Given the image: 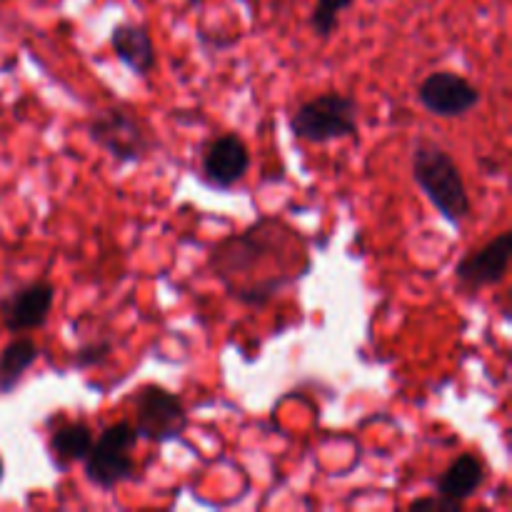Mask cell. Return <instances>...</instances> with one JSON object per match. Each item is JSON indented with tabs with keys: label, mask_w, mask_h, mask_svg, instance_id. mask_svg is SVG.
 I'll return each instance as SVG.
<instances>
[{
	"label": "cell",
	"mask_w": 512,
	"mask_h": 512,
	"mask_svg": "<svg viewBox=\"0 0 512 512\" xmlns=\"http://www.w3.org/2000/svg\"><path fill=\"white\" fill-rule=\"evenodd\" d=\"M55 290L50 283H28L0 300V318L8 333L35 330L48 320Z\"/></svg>",
	"instance_id": "cell-8"
},
{
	"label": "cell",
	"mask_w": 512,
	"mask_h": 512,
	"mask_svg": "<svg viewBox=\"0 0 512 512\" xmlns=\"http://www.w3.org/2000/svg\"><path fill=\"white\" fill-rule=\"evenodd\" d=\"M135 405V433L138 438H148L153 443H168L180 438L188 425L183 400L175 393H168L160 385H143L133 398Z\"/></svg>",
	"instance_id": "cell-4"
},
{
	"label": "cell",
	"mask_w": 512,
	"mask_h": 512,
	"mask_svg": "<svg viewBox=\"0 0 512 512\" xmlns=\"http://www.w3.org/2000/svg\"><path fill=\"white\" fill-rule=\"evenodd\" d=\"M353 0H318L313 15H310V28L318 38H330L338 30V18L343 10H348Z\"/></svg>",
	"instance_id": "cell-14"
},
{
	"label": "cell",
	"mask_w": 512,
	"mask_h": 512,
	"mask_svg": "<svg viewBox=\"0 0 512 512\" xmlns=\"http://www.w3.org/2000/svg\"><path fill=\"white\" fill-rule=\"evenodd\" d=\"M463 503H455V500H445V498H423V500H413L410 503V510H460Z\"/></svg>",
	"instance_id": "cell-16"
},
{
	"label": "cell",
	"mask_w": 512,
	"mask_h": 512,
	"mask_svg": "<svg viewBox=\"0 0 512 512\" xmlns=\"http://www.w3.org/2000/svg\"><path fill=\"white\" fill-rule=\"evenodd\" d=\"M290 130L308 143L348 138L358 133V103L340 93H323L318 98H310L290 115Z\"/></svg>",
	"instance_id": "cell-2"
},
{
	"label": "cell",
	"mask_w": 512,
	"mask_h": 512,
	"mask_svg": "<svg viewBox=\"0 0 512 512\" xmlns=\"http://www.w3.org/2000/svg\"><path fill=\"white\" fill-rule=\"evenodd\" d=\"M485 483V468L475 455L465 453L458 460H453L448 470L440 475L438 480V495L445 500H455V503H465L473 498Z\"/></svg>",
	"instance_id": "cell-11"
},
{
	"label": "cell",
	"mask_w": 512,
	"mask_h": 512,
	"mask_svg": "<svg viewBox=\"0 0 512 512\" xmlns=\"http://www.w3.org/2000/svg\"><path fill=\"white\" fill-rule=\"evenodd\" d=\"M250 168V153L235 133L210 140L203 153V175L215 188H233Z\"/></svg>",
	"instance_id": "cell-9"
},
{
	"label": "cell",
	"mask_w": 512,
	"mask_h": 512,
	"mask_svg": "<svg viewBox=\"0 0 512 512\" xmlns=\"http://www.w3.org/2000/svg\"><path fill=\"white\" fill-rule=\"evenodd\" d=\"M110 45L125 68L145 78L155 68V45L148 28L138 23H120L110 33Z\"/></svg>",
	"instance_id": "cell-10"
},
{
	"label": "cell",
	"mask_w": 512,
	"mask_h": 512,
	"mask_svg": "<svg viewBox=\"0 0 512 512\" xmlns=\"http://www.w3.org/2000/svg\"><path fill=\"white\" fill-rule=\"evenodd\" d=\"M90 445H93V433H90L88 425L83 423H68L63 428H58L50 440V448H53L55 458L65 460V463H73V460H85Z\"/></svg>",
	"instance_id": "cell-13"
},
{
	"label": "cell",
	"mask_w": 512,
	"mask_h": 512,
	"mask_svg": "<svg viewBox=\"0 0 512 512\" xmlns=\"http://www.w3.org/2000/svg\"><path fill=\"white\" fill-rule=\"evenodd\" d=\"M110 353H113V345L108 343V340H100V343H90V345H83V348L75 350L73 355V363L75 368H93V365H100L105 363V360L110 358Z\"/></svg>",
	"instance_id": "cell-15"
},
{
	"label": "cell",
	"mask_w": 512,
	"mask_h": 512,
	"mask_svg": "<svg viewBox=\"0 0 512 512\" xmlns=\"http://www.w3.org/2000/svg\"><path fill=\"white\" fill-rule=\"evenodd\" d=\"M38 355V345L30 338H18L5 345L3 355H0V393H10L20 383L25 370L38 360Z\"/></svg>",
	"instance_id": "cell-12"
},
{
	"label": "cell",
	"mask_w": 512,
	"mask_h": 512,
	"mask_svg": "<svg viewBox=\"0 0 512 512\" xmlns=\"http://www.w3.org/2000/svg\"><path fill=\"white\" fill-rule=\"evenodd\" d=\"M88 135L118 163H138L150 150V140L145 138L138 120L123 108H105L95 113L88 123Z\"/></svg>",
	"instance_id": "cell-5"
},
{
	"label": "cell",
	"mask_w": 512,
	"mask_h": 512,
	"mask_svg": "<svg viewBox=\"0 0 512 512\" xmlns=\"http://www.w3.org/2000/svg\"><path fill=\"white\" fill-rule=\"evenodd\" d=\"M413 180L428 195L430 203L438 208L450 223H463L470 215V195L460 175L458 163L448 150L435 143H418L413 150Z\"/></svg>",
	"instance_id": "cell-1"
},
{
	"label": "cell",
	"mask_w": 512,
	"mask_h": 512,
	"mask_svg": "<svg viewBox=\"0 0 512 512\" xmlns=\"http://www.w3.org/2000/svg\"><path fill=\"white\" fill-rule=\"evenodd\" d=\"M418 100L438 118H463L480 103V90L453 70H438L420 83Z\"/></svg>",
	"instance_id": "cell-6"
},
{
	"label": "cell",
	"mask_w": 512,
	"mask_h": 512,
	"mask_svg": "<svg viewBox=\"0 0 512 512\" xmlns=\"http://www.w3.org/2000/svg\"><path fill=\"white\" fill-rule=\"evenodd\" d=\"M138 443V433L130 423H115L103 430L85 455V475L100 490H113L133 475L130 450Z\"/></svg>",
	"instance_id": "cell-3"
},
{
	"label": "cell",
	"mask_w": 512,
	"mask_h": 512,
	"mask_svg": "<svg viewBox=\"0 0 512 512\" xmlns=\"http://www.w3.org/2000/svg\"><path fill=\"white\" fill-rule=\"evenodd\" d=\"M512 258V233L505 230L498 238H493L490 243H485L483 248L475 250V253L465 255L463 260L455 268L460 285L470 290L488 288V285L500 283V280L508 275Z\"/></svg>",
	"instance_id": "cell-7"
}]
</instances>
